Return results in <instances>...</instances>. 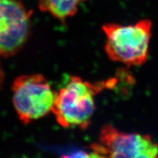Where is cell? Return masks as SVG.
<instances>
[{
    "label": "cell",
    "instance_id": "cell-6",
    "mask_svg": "<svg viewBox=\"0 0 158 158\" xmlns=\"http://www.w3.org/2000/svg\"><path fill=\"white\" fill-rule=\"evenodd\" d=\"M86 0H39L38 6L42 12L50 14L61 21L75 15L78 7Z\"/></svg>",
    "mask_w": 158,
    "mask_h": 158
},
{
    "label": "cell",
    "instance_id": "cell-3",
    "mask_svg": "<svg viewBox=\"0 0 158 158\" xmlns=\"http://www.w3.org/2000/svg\"><path fill=\"white\" fill-rule=\"evenodd\" d=\"M13 102L24 124L39 119L52 111L57 94L42 75H22L15 80Z\"/></svg>",
    "mask_w": 158,
    "mask_h": 158
},
{
    "label": "cell",
    "instance_id": "cell-5",
    "mask_svg": "<svg viewBox=\"0 0 158 158\" xmlns=\"http://www.w3.org/2000/svg\"><path fill=\"white\" fill-rule=\"evenodd\" d=\"M32 11L19 0H0V57L16 54L31 33Z\"/></svg>",
    "mask_w": 158,
    "mask_h": 158
},
{
    "label": "cell",
    "instance_id": "cell-2",
    "mask_svg": "<svg viewBox=\"0 0 158 158\" xmlns=\"http://www.w3.org/2000/svg\"><path fill=\"white\" fill-rule=\"evenodd\" d=\"M152 23L144 19L135 24L107 23L102 26L107 40L105 49L111 60L127 66L146 63L149 53Z\"/></svg>",
    "mask_w": 158,
    "mask_h": 158
},
{
    "label": "cell",
    "instance_id": "cell-7",
    "mask_svg": "<svg viewBox=\"0 0 158 158\" xmlns=\"http://www.w3.org/2000/svg\"><path fill=\"white\" fill-rule=\"evenodd\" d=\"M61 158H102V157L97 152L92 150L91 152L82 150L74 152L62 156Z\"/></svg>",
    "mask_w": 158,
    "mask_h": 158
},
{
    "label": "cell",
    "instance_id": "cell-1",
    "mask_svg": "<svg viewBox=\"0 0 158 158\" xmlns=\"http://www.w3.org/2000/svg\"><path fill=\"white\" fill-rule=\"evenodd\" d=\"M109 82L91 83L78 77H69L56 96L52 112L65 128L86 129L96 110L95 96Z\"/></svg>",
    "mask_w": 158,
    "mask_h": 158
},
{
    "label": "cell",
    "instance_id": "cell-8",
    "mask_svg": "<svg viewBox=\"0 0 158 158\" xmlns=\"http://www.w3.org/2000/svg\"><path fill=\"white\" fill-rule=\"evenodd\" d=\"M3 73L2 69L0 67V88H1L2 84H3Z\"/></svg>",
    "mask_w": 158,
    "mask_h": 158
},
{
    "label": "cell",
    "instance_id": "cell-4",
    "mask_svg": "<svg viewBox=\"0 0 158 158\" xmlns=\"http://www.w3.org/2000/svg\"><path fill=\"white\" fill-rule=\"evenodd\" d=\"M90 148L102 158H158V144L149 135L123 132L109 125Z\"/></svg>",
    "mask_w": 158,
    "mask_h": 158
}]
</instances>
